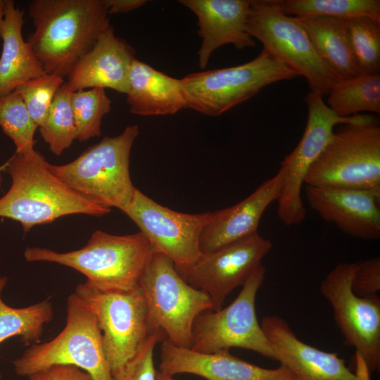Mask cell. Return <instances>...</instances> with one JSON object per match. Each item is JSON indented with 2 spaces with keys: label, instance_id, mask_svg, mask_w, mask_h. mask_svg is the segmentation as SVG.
<instances>
[{
  "label": "cell",
  "instance_id": "obj_24",
  "mask_svg": "<svg viewBox=\"0 0 380 380\" xmlns=\"http://www.w3.org/2000/svg\"><path fill=\"white\" fill-rule=\"evenodd\" d=\"M295 17L305 30L318 55L341 80L360 75L345 18L317 15Z\"/></svg>",
  "mask_w": 380,
  "mask_h": 380
},
{
  "label": "cell",
  "instance_id": "obj_16",
  "mask_svg": "<svg viewBox=\"0 0 380 380\" xmlns=\"http://www.w3.org/2000/svg\"><path fill=\"white\" fill-rule=\"evenodd\" d=\"M159 372L173 376L191 374L207 380H299L286 367L265 369L239 358L223 350L204 353L162 341Z\"/></svg>",
  "mask_w": 380,
  "mask_h": 380
},
{
  "label": "cell",
  "instance_id": "obj_8",
  "mask_svg": "<svg viewBox=\"0 0 380 380\" xmlns=\"http://www.w3.org/2000/svg\"><path fill=\"white\" fill-rule=\"evenodd\" d=\"M304 180L308 186L346 189H380V127L342 124Z\"/></svg>",
  "mask_w": 380,
  "mask_h": 380
},
{
  "label": "cell",
  "instance_id": "obj_15",
  "mask_svg": "<svg viewBox=\"0 0 380 380\" xmlns=\"http://www.w3.org/2000/svg\"><path fill=\"white\" fill-rule=\"evenodd\" d=\"M272 243L258 233L207 253L179 274L191 286L206 293L213 310L222 308L227 296L243 286L260 266Z\"/></svg>",
  "mask_w": 380,
  "mask_h": 380
},
{
  "label": "cell",
  "instance_id": "obj_1",
  "mask_svg": "<svg viewBox=\"0 0 380 380\" xmlns=\"http://www.w3.org/2000/svg\"><path fill=\"white\" fill-rule=\"evenodd\" d=\"M27 11V42L46 74L63 79L110 27L106 0H33Z\"/></svg>",
  "mask_w": 380,
  "mask_h": 380
},
{
  "label": "cell",
  "instance_id": "obj_23",
  "mask_svg": "<svg viewBox=\"0 0 380 380\" xmlns=\"http://www.w3.org/2000/svg\"><path fill=\"white\" fill-rule=\"evenodd\" d=\"M24 11L12 0H5L0 20V97L20 84L46 75L32 47L22 34Z\"/></svg>",
  "mask_w": 380,
  "mask_h": 380
},
{
  "label": "cell",
  "instance_id": "obj_36",
  "mask_svg": "<svg viewBox=\"0 0 380 380\" xmlns=\"http://www.w3.org/2000/svg\"><path fill=\"white\" fill-rule=\"evenodd\" d=\"M108 13H127L142 6L144 0H106Z\"/></svg>",
  "mask_w": 380,
  "mask_h": 380
},
{
  "label": "cell",
  "instance_id": "obj_19",
  "mask_svg": "<svg viewBox=\"0 0 380 380\" xmlns=\"http://www.w3.org/2000/svg\"><path fill=\"white\" fill-rule=\"evenodd\" d=\"M281 184L282 174L278 171L237 204L210 212L200 236L201 253L212 252L258 233L260 219L267 208L277 201Z\"/></svg>",
  "mask_w": 380,
  "mask_h": 380
},
{
  "label": "cell",
  "instance_id": "obj_25",
  "mask_svg": "<svg viewBox=\"0 0 380 380\" xmlns=\"http://www.w3.org/2000/svg\"><path fill=\"white\" fill-rule=\"evenodd\" d=\"M6 282V277H0V343L14 336L26 346L39 343L44 325L53 319L52 303L46 299L25 308H11L1 298Z\"/></svg>",
  "mask_w": 380,
  "mask_h": 380
},
{
  "label": "cell",
  "instance_id": "obj_35",
  "mask_svg": "<svg viewBox=\"0 0 380 380\" xmlns=\"http://www.w3.org/2000/svg\"><path fill=\"white\" fill-rule=\"evenodd\" d=\"M28 380H94L84 370L73 365H58L33 374Z\"/></svg>",
  "mask_w": 380,
  "mask_h": 380
},
{
  "label": "cell",
  "instance_id": "obj_33",
  "mask_svg": "<svg viewBox=\"0 0 380 380\" xmlns=\"http://www.w3.org/2000/svg\"><path fill=\"white\" fill-rule=\"evenodd\" d=\"M165 339L160 334L148 335L135 355L112 372L113 380H156L153 351L156 344Z\"/></svg>",
  "mask_w": 380,
  "mask_h": 380
},
{
  "label": "cell",
  "instance_id": "obj_30",
  "mask_svg": "<svg viewBox=\"0 0 380 380\" xmlns=\"http://www.w3.org/2000/svg\"><path fill=\"white\" fill-rule=\"evenodd\" d=\"M345 20L360 74L379 73L380 22L367 17Z\"/></svg>",
  "mask_w": 380,
  "mask_h": 380
},
{
  "label": "cell",
  "instance_id": "obj_4",
  "mask_svg": "<svg viewBox=\"0 0 380 380\" xmlns=\"http://www.w3.org/2000/svg\"><path fill=\"white\" fill-rule=\"evenodd\" d=\"M139 133L137 125L116 137H105L62 165L49 163L51 172L87 201L122 211L132 201L135 188L129 175V156Z\"/></svg>",
  "mask_w": 380,
  "mask_h": 380
},
{
  "label": "cell",
  "instance_id": "obj_5",
  "mask_svg": "<svg viewBox=\"0 0 380 380\" xmlns=\"http://www.w3.org/2000/svg\"><path fill=\"white\" fill-rule=\"evenodd\" d=\"M139 285L147 306L148 335L160 334L177 346L191 348L196 317L213 310L210 296L189 285L160 253H153Z\"/></svg>",
  "mask_w": 380,
  "mask_h": 380
},
{
  "label": "cell",
  "instance_id": "obj_6",
  "mask_svg": "<svg viewBox=\"0 0 380 380\" xmlns=\"http://www.w3.org/2000/svg\"><path fill=\"white\" fill-rule=\"evenodd\" d=\"M66 323L52 340L32 345L14 360L15 372L27 376L58 365L76 366L94 380H113L96 317L75 293L68 298Z\"/></svg>",
  "mask_w": 380,
  "mask_h": 380
},
{
  "label": "cell",
  "instance_id": "obj_37",
  "mask_svg": "<svg viewBox=\"0 0 380 380\" xmlns=\"http://www.w3.org/2000/svg\"><path fill=\"white\" fill-rule=\"evenodd\" d=\"M156 380H175L173 379V376L166 375L161 373L158 370L156 371Z\"/></svg>",
  "mask_w": 380,
  "mask_h": 380
},
{
  "label": "cell",
  "instance_id": "obj_20",
  "mask_svg": "<svg viewBox=\"0 0 380 380\" xmlns=\"http://www.w3.org/2000/svg\"><path fill=\"white\" fill-rule=\"evenodd\" d=\"M198 18L202 39L198 65L204 69L212 53L225 44L237 49L254 47L255 41L246 30L250 0H180Z\"/></svg>",
  "mask_w": 380,
  "mask_h": 380
},
{
  "label": "cell",
  "instance_id": "obj_21",
  "mask_svg": "<svg viewBox=\"0 0 380 380\" xmlns=\"http://www.w3.org/2000/svg\"><path fill=\"white\" fill-rule=\"evenodd\" d=\"M134 58L133 48L116 37L110 25L75 65L65 84L70 91L98 87L127 94Z\"/></svg>",
  "mask_w": 380,
  "mask_h": 380
},
{
  "label": "cell",
  "instance_id": "obj_17",
  "mask_svg": "<svg viewBox=\"0 0 380 380\" xmlns=\"http://www.w3.org/2000/svg\"><path fill=\"white\" fill-rule=\"evenodd\" d=\"M310 208L328 223L354 238H380V189L367 190L306 185Z\"/></svg>",
  "mask_w": 380,
  "mask_h": 380
},
{
  "label": "cell",
  "instance_id": "obj_22",
  "mask_svg": "<svg viewBox=\"0 0 380 380\" xmlns=\"http://www.w3.org/2000/svg\"><path fill=\"white\" fill-rule=\"evenodd\" d=\"M126 94L129 111L136 115H172L188 108L181 79L170 77L135 58Z\"/></svg>",
  "mask_w": 380,
  "mask_h": 380
},
{
  "label": "cell",
  "instance_id": "obj_27",
  "mask_svg": "<svg viewBox=\"0 0 380 380\" xmlns=\"http://www.w3.org/2000/svg\"><path fill=\"white\" fill-rule=\"evenodd\" d=\"M289 15H317L338 18L367 17L380 22L379 0H278Z\"/></svg>",
  "mask_w": 380,
  "mask_h": 380
},
{
  "label": "cell",
  "instance_id": "obj_10",
  "mask_svg": "<svg viewBox=\"0 0 380 380\" xmlns=\"http://www.w3.org/2000/svg\"><path fill=\"white\" fill-rule=\"evenodd\" d=\"M304 101L308 108L305 131L296 147L281 161L279 170L282 174V184L277 201V215L286 226L299 224L305 218L302 186L309 169L331 140L334 126L379 123V118L369 114L338 116L317 91H309Z\"/></svg>",
  "mask_w": 380,
  "mask_h": 380
},
{
  "label": "cell",
  "instance_id": "obj_39",
  "mask_svg": "<svg viewBox=\"0 0 380 380\" xmlns=\"http://www.w3.org/2000/svg\"><path fill=\"white\" fill-rule=\"evenodd\" d=\"M6 163H4L2 165L0 166V184H1V172H5V170H6Z\"/></svg>",
  "mask_w": 380,
  "mask_h": 380
},
{
  "label": "cell",
  "instance_id": "obj_31",
  "mask_svg": "<svg viewBox=\"0 0 380 380\" xmlns=\"http://www.w3.org/2000/svg\"><path fill=\"white\" fill-rule=\"evenodd\" d=\"M0 127L13 141L16 153H25L34 149V135L38 126L15 90L0 97Z\"/></svg>",
  "mask_w": 380,
  "mask_h": 380
},
{
  "label": "cell",
  "instance_id": "obj_3",
  "mask_svg": "<svg viewBox=\"0 0 380 380\" xmlns=\"http://www.w3.org/2000/svg\"><path fill=\"white\" fill-rule=\"evenodd\" d=\"M141 232L113 235L95 231L80 249L58 253L39 247H27V262H54L72 268L87 277L89 284L103 291H129L139 286L153 253Z\"/></svg>",
  "mask_w": 380,
  "mask_h": 380
},
{
  "label": "cell",
  "instance_id": "obj_14",
  "mask_svg": "<svg viewBox=\"0 0 380 380\" xmlns=\"http://www.w3.org/2000/svg\"><path fill=\"white\" fill-rule=\"evenodd\" d=\"M122 212L139 227L155 253H163L173 262L179 274L201 256L200 236L210 212H177L158 203L138 189Z\"/></svg>",
  "mask_w": 380,
  "mask_h": 380
},
{
  "label": "cell",
  "instance_id": "obj_2",
  "mask_svg": "<svg viewBox=\"0 0 380 380\" xmlns=\"http://www.w3.org/2000/svg\"><path fill=\"white\" fill-rule=\"evenodd\" d=\"M6 163L11 186L0 198V217L19 222L25 232L68 215L101 217L111 211L87 201L59 180L34 149L15 152Z\"/></svg>",
  "mask_w": 380,
  "mask_h": 380
},
{
  "label": "cell",
  "instance_id": "obj_12",
  "mask_svg": "<svg viewBox=\"0 0 380 380\" xmlns=\"http://www.w3.org/2000/svg\"><path fill=\"white\" fill-rule=\"evenodd\" d=\"M265 274L266 269L261 265L228 306L200 313L193 324L191 349L213 353L239 348L278 361L274 348L262 331L255 312L256 296L265 281Z\"/></svg>",
  "mask_w": 380,
  "mask_h": 380
},
{
  "label": "cell",
  "instance_id": "obj_32",
  "mask_svg": "<svg viewBox=\"0 0 380 380\" xmlns=\"http://www.w3.org/2000/svg\"><path fill=\"white\" fill-rule=\"evenodd\" d=\"M63 83L61 77L46 74L27 80L15 89L38 128L45 122L56 92Z\"/></svg>",
  "mask_w": 380,
  "mask_h": 380
},
{
  "label": "cell",
  "instance_id": "obj_9",
  "mask_svg": "<svg viewBox=\"0 0 380 380\" xmlns=\"http://www.w3.org/2000/svg\"><path fill=\"white\" fill-rule=\"evenodd\" d=\"M246 30L264 49L304 76L311 91L328 95L341 80L318 55L296 17L282 12L278 0H250Z\"/></svg>",
  "mask_w": 380,
  "mask_h": 380
},
{
  "label": "cell",
  "instance_id": "obj_34",
  "mask_svg": "<svg viewBox=\"0 0 380 380\" xmlns=\"http://www.w3.org/2000/svg\"><path fill=\"white\" fill-rule=\"evenodd\" d=\"M351 289L359 297L377 294L380 291L379 257L355 263V269L351 281Z\"/></svg>",
  "mask_w": 380,
  "mask_h": 380
},
{
  "label": "cell",
  "instance_id": "obj_28",
  "mask_svg": "<svg viewBox=\"0 0 380 380\" xmlns=\"http://www.w3.org/2000/svg\"><path fill=\"white\" fill-rule=\"evenodd\" d=\"M71 92L64 82L56 92L45 122L39 127L42 139L56 156H60L76 139Z\"/></svg>",
  "mask_w": 380,
  "mask_h": 380
},
{
  "label": "cell",
  "instance_id": "obj_29",
  "mask_svg": "<svg viewBox=\"0 0 380 380\" xmlns=\"http://www.w3.org/2000/svg\"><path fill=\"white\" fill-rule=\"evenodd\" d=\"M76 139L80 141L101 135L102 118L111 110V101L102 88L72 91L70 96Z\"/></svg>",
  "mask_w": 380,
  "mask_h": 380
},
{
  "label": "cell",
  "instance_id": "obj_11",
  "mask_svg": "<svg viewBox=\"0 0 380 380\" xmlns=\"http://www.w3.org/2000/svg\"><path fill=\"white\" fill-rule=\"evenodd\" d=\"M355 269V263H338L322 280L319 291L333 309L345 344L356 350V373L370 377L380 369V297L353 292Z\"/></svg>",
  "mask_w": 380,
  "mask_h": 380
},
{
  "label": "cell",
  "instance_id": "obj_7",
  "mask_svg": "<svg viewBox=\"0 0 380 380\" xmlns=\"http://www.w3.org/2000/svg\"><path fill=\"white\" fill-rule=\"evenodd\" d=\"M299 75L265 49L246 63L189 74L181 79L188 108L217 116L272 83Z\"/></svg>",
  "mask_w": 380,
  "mask_h": 380
},
{
  "label": "cell",
  "instance_id": "obj_26",
  "mask_svg": "<svg viewBox=\"0 0 380 380\" xmlns=\"http://www.w3.org/2000/svg\"><path fill=\"white\" fill-rule=\"evenodd\" d=\"M327 106L348 117L362 111L380 113V73L360 74L341 80L328 94Z\"/></svg>",
  "mask_w": 380,
  "mask_h": 380
},
{
  "label": "cell",
  "instance_id": "obj_18",
  "mask_svg": "<svg viewBox=\"0 0 380 380\" xmlns=\"http://www.w3.org/2000/svg\"><path fill=\"white\" fill-rule=\"evenodd\" d=\"M260 326L273 346L281 365L299 380H365L351 372L343 359L300 341L281 317L269 315Z\"/></svg>",
  "mask_w": 380,
  "mask_h": 380
},
{
  "label": "cell",
  "instance_id": "obj_13",
  "mask_svg": "<svg viewBox=\"0 0 380 380\" xmlns=\"http://www.w3.org/2000/svg\"><path fill=\"white\" fill-rule=\"evenodd\" d=\"M75 293L95 315L111 373L137 352L148 336L147 306L139 285L129 291H103L87 282Z\"/></svg>",
  "mask_w": 380,
  "mask_h": 380
},
{
  "label": "cell",
  "instance_id": "obj_38",
  "mask_svg": "<svg viewBox=\"0 0 380 380\" xmlns=\"http://www.w3.org/2000/svg\"><path fill=\"white\" fill-rule=\"evenodd\" d=\"M4 3L5 0H0V20L4 15Z\"/></svg>",
  "mask_w": 380,
  "mask_h": 380
}]
</instances>
